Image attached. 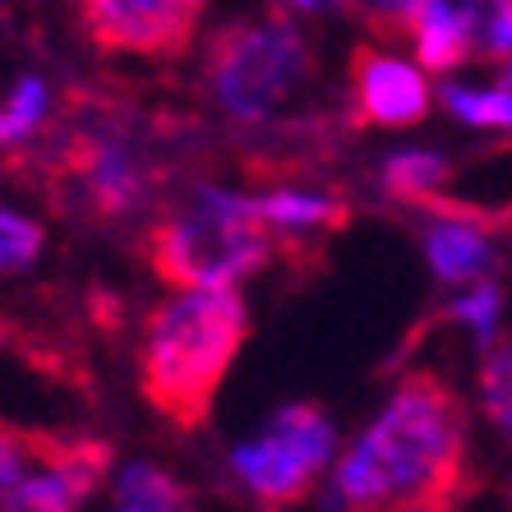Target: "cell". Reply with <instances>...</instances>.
Here are the masks:
<instances>
[{
  "label": "cell",
  "mask_w": 512,
  "mask_h": 512,
  "mask_svg": "<svg viewBox=\"0 0 512 512\" xmlns=\"http://www.w3.org/2000/svg\"><path fill=\"white\" fill-rule=\"evenodd\" d=\"M337 494L351 508H457L471 494L462 397L439 374H406L383 416L342 453Z\"/></svg>",
  "instance_id": "1"
},
{
  "label": "cell",
  "mask_w": 512,
  "mask_h": 512,
  "mask_svg": "<svg viewBox=\"0 0 512 512\" xmlns=\"http://www.w3.org/2000/svg\"><path fill=\"white\" fill-rule=\"evenodd\" d=\"M250 337V310L236 286H199L148 314L139 351V393L180 434L208 425L222 379Z\"/></svg>",
  "instance_id": "2"
},
{
  "label": "cell",
  "mask_w": 512,
  "mask_h": 512,
  "mask_svg": "<svg viewBox=\"0 0 512 512\" xmlns=\"http://www.w3.org/2000/svg\"><path fill=\"white\" fill-rule=\"evenodd\" d=\"M273 236L277 227L254 213V199L203 190L194 208L148 227L143 254H148V268L180 291L236 286L245 273L273 259Z\"/></svg>",
  "instance_id": "3"
},
{
  "label": "cell",
  "mask_w": 512,
  "mask_h": 512,
  "mask_svg": "<svg viewBox=\"0 0 512 512\" xmlns=\"http://www.w3.org/2000/svg\"><path fill=\"white\" fill-rule=\"evenodd\" d=\"M314 74L310 37L296 33L282 14L236 19L217 28L203 51V84L217 107L236 120H268Z\"/></svg>",
  "instance_id": "4"
},
{
  "label": "cell",
  "mask_w": 512,
  "mask_h": 512,
  "mask_svg": "<svg viewBox=\"0 0 512 512\" xmlns=\"http://www.w3.org/2000/svg\"><path fill=\"white\" fill-rule=\"evenodd\" d=\"M333 457V425L319 406L296 402L277 411L273 429L263 439L236 448L231 466L236 476L254 489L263 508H291V503L310 499L314 480Z\"/></svg>",
  "instance_id": "5"
},
{
  "label": "cell",
  "mask_w": 512,
  "mask_h": 512,
  "mask_svg": "<svg viewBox=\"0 0 512 512\" xmlns=\"http://www.w3.org/2000/svg\"><path fill=\"white\" fill-rule=\"evenodd\" d=\"M208 0H79V28L111 56L171 60L194 47Z\"/></svg>",
  "instance_id": "6"
},
{
  "label": "cell",
  "mask_w": 512,
  "mask_h": 512,
  "mask_svg": "<svg viewBox=\"0 0 512 512\" xmlns=\"http://www.w3.org/2000/svg\"><path fill=\"white\" fill-rule=\"evenodd\" d=\"M60 171L70 176L74 194L93 208L97 217H125L130 208L143 203V167L130 157V148L111 134L97 130H79L60 157Z\"/></svg>",
  "instance_id": "7"
},
{
  "label": "cell",
  "mask_w": 512,
  "mask_h": 512,
  "mask_svg": "<svg viewBox=\"0 0 512 512\" xmlns=\"http://www.w3.org/2000/svg\"><path fill=\"white\" fill-rule=\"evenodd\" d=\"M351 102H356V120L397 130V125H420L434 97H429L420 70H411L393 56H379L374 47H356V56H351Z\"/></svg>",
  "instance_id": "8"
},
{
  "label": "cell",
  "mask_w": 512,
  "mask_h": 512,
  "mask_svg": "<svg viewBox=\"0 0 512 512\" xmlns=\"http://www.w3.org/2000/svg\"><path fill=\"white\" fill-rule=\"evenodd\" d=\"M111 471V448L93 439H74V448L60 462L42 466L37 476H24L5 494V508H42V512H65L88 503L102 476Z\"/></svg>",
  "instance_id": "9"
},
{
  "label": "cell",
  "mask_w": 512,
  "mask_h": 512,
  "mask_svg": "<svg viewBox=\"0 0 512 512\" xmlns=\"http://www.w3.org/2000/svg\"><path fill=\"white\" fill-rule=\"evenodd\" d=\"M411 42H416V56L425 70L448 74L471 56V47H476V19L466 10H453V5L434 0V5L416 19V28H411Z\"/></svg>",
  "instance_id": "10"
},
{
  "label": "cell",
  "mask_w": 512,
  "mask_h": 512,
  "mask_svg": "<svg viewBox=\"0 0 512 512\" xmlns=\"http://www.w3.org/2000/svg\"><path fill=\"white\" fill-rule=\"evenodd\" d=\"M425 254L429 268L443 277V282H476L489 268V245L476 227H462V222H439V227L425 231Z\"/></svg>",
  "instance_id": "11"
},
{
  "label": "cell",
  "mask_w": 512,
  "mask_h": 512,
  "mask_svg": "<svg viewBox=\"0 0 512 512\" xmlns=\"http://www.w3.org/2000/svg\"><path fill=\"white\" fill-rule=\"evenodd\" d=\"M254 213L263 222H273L277 231H291V227H346L351 213H346L337 199H319V194H296V190H282V194H263L254 199Z\"/></svg>",
  "instance_id": "12"
},
{
  "label": "cell",
  "mask_w": 512,
  "mask_h": 512,
  "mask_svg": "<svg viewBox=\"0 0 512 512\" xmlns=\"http://www.w3.org/2000/svg\"><path fill=\"white\" fill-rule=\"evenodd\" d=\"M74 448V439H56V434H28V429L0 425V503L19 480L28 476V462L51 466Z\"/></svg>",
  "instance_id": "13"
},
{
  "label": "cell",
  "mask_w": 512,
  "mask_h": 512,
  "mask_svg": "<svg viewBox=\"0 0 512 512\" xmlns=\"http://www.w3.org/2000/svg\"><path fill=\"white\" fill-rule=\"evenodd\" d=\"M116 508L134 512H167V508H190V494L180 480H171L157 466H130L116 485Z\"/></svg>",
  "instance_id": "14"
},
{
  "label": "cell",
  "mask_w": 512,
  "mask_h": 512,
  "mask_svg": "<svg viewBox=\"0 0 512 512\" xmlns=\"http://www.w3.org/2000/svg\"><path fill=\"white\" fill-rule=\"evenodd\" d=\"M443 180H448V167H443V157L434 153H397L388 157V167H383V190L393 194V199H434Z\"/></svg>",
  "instance_id": "15"
},
{
  "label": "cell",
  "mask_w": 512,
  "mask_h": 512,
  "mask_svg": "<svg viewBox=\"0 0 512 512\" xmlns=\"http://www.w3.org/2000/svg\"><path fill=\"white\" fill-rule=\"evenodd\" d=\"M480 402H485V416L512 439V346L508 342L489 346L485 365H480Z\"/></svg>",
  "instance_id": "16"
},
{
  "label": "cell",
  "mask_w": 512,
  "mask_h": 512,
  "mask_svg": "<svg viewBox=\"0 0 512 512\" xmlns=\"http://www.w3.org/2000/svg\"><path fill=\"white\" fill-rule=\"evenodd\" d=\"M42 227L28 222V217L10 213V208H0V277L5 273H19L28 263L42 254Z\"/></svg>",
  "instance_id": "17"
},
{
  "label": "cell",
  "mask_w": 512,
  "mask_h": 512,
  "mask_svg": "<svg viewBox=\"0 0 512 512\" xmlns=\"http://www.w3.org/2000/svg\"><path fill=\"white\" fill-rule=\"evenodd\" d=\"M443 102L457 120L466 125H512V93L494 88V93H466V88H443Z\"/></svg>",
  "instance_id": "18"
},
{
  "label": "cell",
  "mask_w": 512,
  "mask_h": 512,
  "mask_svg": "<svg viewBox=\"0 0 512 512\" xmlns=\"http://www.w3.org/2000/svg\"><path fill=\"white\" fill-rule=\"evenodd\" d=\"M429 5H434V0H351V10L379 37H406Z\"/></svg>",
  "instance_id": "19"
},
{
  "label": "cell",
  "mask_w": 512,
  "mask_h": 512,
  "mask_svg": "<svg viewBox=\"0 0 512 512\" xmlns=\"http://www.w3.org/2000/svg\"><path fill=\"white\" fill-rule=\"evenodd\" d=\"M42 111H47V88H42V79H24V84L14 88L10 107L0 111V143H14V139H24V134H33Z\"/></svg>",
  "instance_id": "20"
},
{
  "label": "cell",
  "mask_w": 512,
  "mask_h": 512,
  "mask_svg": "<svg viewBox=\"0 0 512 512\" xmlns=\"http://www.w3.org/2000/svg\"><path fill=\"white\" fill-rule=\"evenodd\" d=\"M485 51L512 60V0H489L485 10Z\"/></svg>",
  "instance_id": "21"
},
{
  "label": "cell",
  "mask_w": 512,
  "mask_h": 512,
  "mask_svg": "<svg viewBox=\"0 0 512 512\" xmlns=\"http://www.w3.org/2000/svg\"><path fill=\"white\" fill-rule=\"evenodd\" d=\"M273 5H282V10H328L337 0H273Z\"/></svg>",
  "instance_id": "22"
},
{
  "label": "cell",
  "mask_w": 512,
  "mask_h": 512,
  "mask_svg": "<svg viewBox=\"0 0 512 512\" xmlns=\"http://www.w3.org/2000/svg\"><path fill=\"white\" fill-rule=\"evenodd\" d=\"M503 84H512V60H508V79H503Z\"/></svg>",
  "instance_id": "23"
},
{
  "label": "cell",
  "mask_w": 512,
  "mask_h": 512,
  "mask_svg": "<svg viewBox=\"0 0 512 512\" xmlns=\"http://www.w3.org/2000/svg\"><path fill=\"white\" fill-rule=\"evenodd\" d=\"M0 337H5V323H0Z\"/></svg>",
  "instance_id": "24"
}]
</instances>
